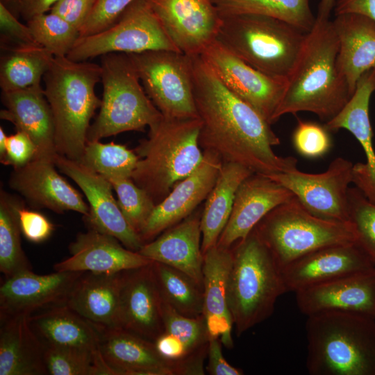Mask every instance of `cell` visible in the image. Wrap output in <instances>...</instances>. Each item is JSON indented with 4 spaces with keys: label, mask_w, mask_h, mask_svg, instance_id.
Masks as SVG:
<instances>
[{
    "label": "cell",
    "mask_w": 375,
    "mask_h": 375,
    "mask_svg": "<svg viewBox=\"0 0 375 375\" xmlns=\"http://www.w3.org/2000/svg\"><path fill=\"white\" fill-rule=\"evenodd\" d=\"M310 375H375V318L328 311L307 316Z\"/></svg>",
    "instance_id": "cell-3"
},
{
    "label": "cell",
    "mask_w": 375,
    "mask_h": 375,
    "mask_svg": "<svg viewBox=\"0 0 375 375\" xmlns=\"http://www.w3.org/2000/svg\"><path fill=\"white\" fill-rule=\"evenodd\" d=\"M135 0H96L88 19L80 30V37L102 31L113 24Z\"/></svg>",
    "instance_id": "cell-45"
},
{
    "label": "cell",
    "mask_w": 375,
    "mask_h": 375,
    "mask_svg": "<svg viewBox=\"0 0 375 375\" xmlns=\"http://www.w3.org/2000/svg\"><path fill=\"white\" fill-rule=\"evenodd\" d=\"M108 180L117 194V203L124 218L140 235L156 206L154 201L131 178Z\"/></svg>",
    "instance_id": "cell-42"
},
{
    "label": "cell",
    "mask_w": 375,
    "mask_h": 375,
    "mask_svg": "<svg viewBox=\"0 0 375 375\" xmlns=\"http://www.w3.org/2000/svg\"><path fill=\"white\" fill-rule=\"evenodd\" d=\"M222 83L271 125L281 101L286 78L269 76L249 65L217 39L199 55Z\"/></svg>",
    "instance_id": "cell-13"
},
{
    "label": "cell",
    "mask_w": 375,
    "mask_h": 375,
    "mask_svg": "<svg viewBox=\"0 0 375 375\" xmlns=\"http://www.w3.org/2000/svg\"><path fill=\"white\" fill-rule=\"evenodd\" d=\"M221 15L258 14L285 22L307 33L314 26L309 0H212Z\"/></svg>",
    "instance_id": "cell-35"
},
{
    "label": "cell",
    "mask_w": 375,
    "mask_h": 375,
    "mask_svg": "<svg viewBox=\"0 0 375 375\" xmlns=\"http://www.w3.org/2000/svg\"><path fill=\"white\" fill-rule=\"evenodd\" d=\"M26 24L36 42L54 57L67 56L80 37L77 28L51 12L33 17Z\"/></svg>",
    "instance_id": "cell-40"
},
{
    "label": "cell",
    "mask_w": 375,
    "mask_h": 375,
    "mask_svg": "<svg viewBox=\"0 0 375 375\" xmlns=\"http://www.w3.org/2000/svg\"><path fill=\"white\" fill-rule=\"evenodd\" d=\"M1 101L5 108L0 112L1 119L11 122L17 131L24 133L31 139L36 147L34 159L53 162L58 154L55 124L50 105L41 85L1 92Z\"/></svg>",
    "instance_id": "cell-25"
},
{
    "label": "cell",
    "mask_w": 375,
    "mask_h": 375,
    "mask_svg": "<svg viewBox=\"0 0 375 375\" xmlns=\"http://www.w3.org/2000/svg\"><path fill=\"white\" fill-rule=\"evenodd\" d=\"M24 203L17 197L0 192V271L6 278L31 270L21 243L18 210Z\"/></svg>",
    "instance_id": "cell-36"
},
{
    "label": "cell",
    "mask_w": 375,
    "mask_h": 375,
    "mask_svg": "<svg viewBox=\"0 0 375 375\" xmlns=\"http://www.w3.org/2000/svg\"><path fill=\"white\" fill-rule=\"evenodd\" d=\"M44 362L50 375H112L101 352L44 347Z\"/></svg>",
    "instance_id": "cell-39"
},
{
    "label": "cell",
    "mask_w": 375,
    "mask_h": 375,
    "mask_svg": "<svg viewBox=\"0 0 375 375\" xmlns=\"http://www.w3.org/2000/svg\"><path fill=\"white\" fill-rule=\"evenodd\" d=\"M53 162L85 195L90 212L83 219L88 229L112 235L127 249L138 251L144 242L124 218L113 197L111 183L81 162L58 153Z\"/></svg>",
    "instance_id": "cell-14"
},
{
    "label": "cell",
    "mask_w": 375,
    "mask_h": 375,
    "mask_svg": "<svg viewBox=\"0 0 375 375\" xmlns=\"http://www.w3.org/2000/svg\"><path fill=\"white\" fill-rule=\"evenodd\" d=\"M353 164L338 157L319 174L295 168L269 175L289 190L312 214L328 220L349 222V190L352 183Z\"/></svg>",
    "instance_id": "cell-12"
},
{
    "label": "cell",
    "mask_w": 375,
    "mask_h": 375,
    "mask_svg": "<svg viewBox=\"0 0 375 375\" xmlns=\"http://www.w3.org/2000/svg\"><path fill=\"white\" fill-rule=\"evenodd\" d=\"M253 172L234 162L222 163L215 183L206 199L201 218L203 254L217 244L230 217L241 183Z\"/></svg>",
    "instance_id": "cell-33"
},
{
    "label": "cell",
    "mask_w": 375,
    "mask_h": 375,
    "mask_svg": "<svg viewBox=\"0 0 375 375\" xmlns=\"http://www.w3.org/2000/svg\"><path fill=\"white\" fill-rule=\"evenodd\" d=\"M193 92L203 151L265 176L297 168V158L273 151L281 142L271 124L229 90L199 56H193Z\"/></svg>",
    "instance_id": "cell-1"
},
{
    "label": "cell",
    "mask_w": 375,
    "mask_h": 375,
    "mask_svg": "<svg viewBox=\"0 0 375 375\" xmlns=\"http://www.w3.org/2000/svg\"><path fill=\"white\" fill-rule=\"evenodd\" d=\"M151 262L123 272L119 328L154 342L165 328L163 299Z\"/></svg>",
    "instance_id": "cell-19"
},
{
    "label": "cell",
    "mask_w": 375,
    "mask_h": 375,
    "mask_svg": "<svg viewBox=\"0 0 375 375\" xmlns=\"http://www.w3.org/2000/svg\"><path fill=\"white\" fill-rule=\"evenodd\" d=\"M1 92L40 85L54 56L40 45L1 47Z\"/></svg>",
    "instance_id": "cell-34"
},
{
    "label": "cell",
    "mask_w": 375,
    "mask_h": 375,
    "mask_svg": "<svg viewBox=\"0 0 375 375\" xmlns=\"http://www.w3.org/2000/svg\"><path fill=\"white\" fill-rule=\"evenodd\" d=\"M70 256L54 265L57 272L117 273L150 264L138 251L125 247L115 237L88 229L69 246Z\"/></svg>",
    "instance_id": "cell-26"
},
{
    "label": "cell",
    "mask_w": 375,
    "mask_h": 375,
    "mask_svg": "<svg viewBox=\"0 0 375 375\" xmlns=\"http://www.w3.org/2000/svg\"><path fill=\"white\" fill-rule=\"evenodd\" d=\"M217 40L255 69L286 78L306 33L282 20L258 14L221 15Z\"/></svg>",
    "instance_id": "cell-7"
},
{
    "label": "cell",
    "mask_w": 375,
    "mask_h": 375,
    "mask_svg": "<svg viewBox=\"0 0 375 375\" xmlns=\"http://www.w3.org/2000/svg\"><path fill=\"white\" fill-rule=\"evenodd\" d=\"M162 317L165 332L181 342L186 356L208 351L210 336L203 315L198 317L184 316L163 301Z\"/></svg>",
    "instance_id": "cell-41"
},
{
    "label": "cell",
    "mask_w": 375,
    "mask_h": 375,
    "mask_svg": "<svg viewBox=\"0 0 375 375\" xmlns=\"http://www.w3.org/2000/svg\"><path fill=\"white\" fill-rule=\"evenodd\" d=\"M101 356L112 375H178L176 361L158 352L153 342L122 328H99Z\"/></svg>",
    "instance_id": "cell-24"
},
{
    "label": "cell",
    "mask_w": 375,
    "mask_h": 375,
    "mask_svg": "<svg viewBox=\"0 0 375 375\" xmlns=\"http://www.w3.org/2000/svg\"><path fill=\"white\" fill-rule=\"evenodd\" d=\"M95 3L96 0H60L50 12L60 16L80 31Z\"/></svg>",
    "instance_id": "cell-49"
},
{
    "label": "cell",
    "mask_w": 375,
    "mask_h": 375,
    "mask_svg": "<svg viewBox=\"0 0 375 375\" xmlns=\"http://www.w3.org/2000/svg\"><path fill=\"white\" fill-rule=\"evenodd\" d=\"M335 15L357 14L375 22V0H334Z\"/></svg>",
    "instance_id": "cell-51"
},
{
    "label": "cell",
    "mask_w": 375,
    "mask_h": 375,
    "mask_svg": "<svg viewBox=\"0 0 375 375\" xmlns=\"http://www.w3.org/2000/svg\"><path fill=\"white\" fill-rule=\"evenodd\" d=\"M36 155V147L31 139L24 133L17 132L7 137L6 152L1 162L11 165L14 169L22 167Z\"/></svg>",
    "instance_id": "cell-47"
},
{
    "label": "cell",
    "mask_w": 375,
    "mask_h": 375,
    "mask_svg": "<svg viewBox=\"0 0 375 375\" xmlns=\"http://www.w3.org/2000/svg\"><path fill=\"white\" fill-rule=\"evenodd\" d=\"M51 160L35 158L14 169L8 185L35 208H48L57 213L72 210L88 215L90 207L83 196L56 169Z\"/></svg>",
    "instance_id": "cell-20"
},
{
    "label": "cell",
    "mask_w": 375,
    "mask_h": 375,
    "mask_svg": "<svg viewBox=\"0 0 375 375\" xmlns=\"http://www.w3.org/2000/svg\"><path fill=\"white\" fill-rule=\"evenodd\" d=\"M306 316L328 311L356 312L375 318V267L295 292Z\"/></svg>",
    "instance_id": "cell-22"
},
{
    "label": "cell",
    "mask_w": 375,
    "mask_h": 375,
    "mask_svg": "<svg viewBox=\"0 0 375 375\" xmlns=\"http://www.w3.org/2000/svg\"><path fill=\"white\" fill-rule=\"evenodd\" d=\"M219 338L210 337L208 347L206 372L210 375H242L243 371L230 365L224 358Z\"/></svg>",
    "instance_id": "cell-50"
},
{
    "label": "cell",
    "mask_w": 375,
    "mask_h": 375,
    "mask_svg": "<svg viewBox=\"0 0 375 375\" xmlns=\"http://www.w3.org/2000/svg\"><path fill=\"white\" fill-rule=\"evenodd\" d=\"M201 120L163 117L149 128L148 138L134 150L138 161L131 178L157 205L180 181L199 165Z\"/></svg>",
    "instance_id": "cell-5"
},
{
    "label": "cell",
    "mask_w": 375,
    "mask_h": 375,
    "mask_svg": "<svg viewBox=\"0 0 375 375\" xmlns=\"http://www.w3.org/2000/svg\"><path fill=\"white\" fill-rule=\"evenodd\" d=\"M150 50L180 51L167 34L149 1L135 0L106 29L79 37L67 57L82 62L110 53L130 54Z\"/></svg>",
    "instance_id": "cell-11"
},
{
    "label": "cell",
    "mask_w": 375,
    "mask_h": 375,
    "mask_svg": "<svg viewBox=\"0 0 375 375\" xmlns=\"http://www.w3.org/2000/svg\"><path fill=\"white\" fill-rule=\"evenodd\" d=\"M151 265L163 301L184 316H202L203 289L191 277L174 267L154 261Z\"/></svg>",
    "instance_id": "cell-37"
},
{
    "label": "cell",
    "mask_w": 375,
    "mask_h": 375,
    "mask_svg": "<svg viewBox=\"0 0 375 375\" xmlns=\"http://www.w3.org/2000/svg\"><path fill=\"white\" fill-rule=\"evenodd\" d=\"M19 1V0H1L0 3L4 4L15 16H17Z\"/></svg>",
    "instance_id": "cell-56"
},
{
    "label": "cell",
    "mask_w": 375,
    "mask_h": 375,
    "mask_svg": "<svg viewBox=\"0 0 375 375\" xmlns=\"http://www.w3.org/2000/svg\"><path fill=\"white\" fill-rule=\"evenodd\" d=\"M28 322L44 347L100 352L98 327L66 304L32 314L28 316Z\"/></svg>",
    "instance_id": "cell-31"
},
{
    "label": "cell",
    "mask_w": 375,
    "mask_h": 375,
    "mask_svg": "<svg viewBox=\"0 0 375 375\" xmlns=\"http://www.w3.org/2000/svg\"><path fill=\"white\" fill-rule=\"evenodd\" d=\"M375 267L356 242L322 247L281 269L287 292L294 293L313 285Z\"/></svg>",
    "instance_id": "cell-18"
},
{
    "label": "cell",
    "mask_w": 375,
    "mask_h": 375,
    "mask_svg": "<svg viewBox=\"0 0 375 375\" xmlns=\"http://www.w3.org/2000/svg\"><path fill=\"white\" fill-rule=\"evenodd\" d=\"M222 163L216 153L203 151L202 161L197 168L178 182L167 196L156 205L140 233L144 244L152 241L195 211L213 188Z\"/></svg>",
    "instance_id": "cell-16"
},
{
    "label": "cell",
    "mask_w": 375,
    "mask_h": 375,
    "mask_svg": "<svg viewBox=\"0 0 375 375\" xmlns=\"http://www.w3.org/2000/svg\"><path fill=\"white\" fill-rule=\"evenodd\" d=\"M338 40L337 66L351 96L360 78L375 69V22L357 14L335 15Z\"/></svg>",
    "instance_id": "cell-30"
},
{
    "label": "cell",
    "mask_w": 375,
    "mask_h": 375,
    "mask_svg": "<svg viewBox=\"0 0 375 375\" xmlns=\"http://www.w3.org/2000/svg\"><path fill=\"white\" fill-rule=\"evenodd\" d=\"M138 156L125 145L87 142L79 162L106 178H131Z\"/></svg>",
    "instance_id": "cell-38"
},
{
    "label": "cell",
    "mask_w": 375,
    "mask_h": 375,
    "mask_svg": "<svg viewBox=\"0 0 375 375\" xmlns=\"http://www.w3.org/2000/svg\"><path fill=\"white\" fill-rule=\"evenodd\" d=\"M349 222L356 242L375 265V202L356 187L349 190Z\"/></svg>",
    "instance_id": "cell-43"
},
{
    "label": "cell",
    "mask_w": 375,
    "mask_h": 375,
    "mask_svg": "<svg viewBox=\"0 0 375 375\" xmlns=\"http://www.w3.org/2000/svg\"><path fill=\"white\" fill-rule=\"evenodd\" d=\"M334 0H320L317 16L330 17L331 13L333 10Z\"/></svg>",
    "instance_id": "cell-54"
},
{
    "label": "cell",
    "mask_w": 375,
    "mask_h": 375,
    "mask_svg": "<svg viewBox=\"0 0 375 375\" xmlns=\"http://www.w3.org/2000/svg\"><path fill=\"white\" fill-rule=\"evenodd\" d=\"M101 56V104L88 129L87 142L126 131H143L158 122L162 115L147 94L128 54Z\"/></svg>",
    "instance_id": "cell-8"
},
{
    "label": "cell",
    "mask_w": 375,
    "mask_h": 375,
    "mask_svg": "<svg viewBox=\"0 0 375 375\" xmlns=\"http://www.w3.org/2000/svg\"><path fill=\"white\" fill-rule=\"evenodd\" d=\"M178 49L199 56L217 38L222 17L212 0H148Z\"/></svg>",
    "instance_id": "cell-15"
},
{
    "label": "cell",
    "mask_w": 375,
    "mask_h": 375,
    "mask_svg": "<svg viewBox=\"0 0 375 375\" xmlns=\"http://www.w3.org/2000/svg\"><path fill=\"white\" fill-rule=\"evenodd\" d=\"M294 194L267 176L253 173L238 188L228 221L217 244L231 248L246 238L270 211Z\"/></svg>",
    "instance_id": "cell-23"
},
{
    "label": "cell",
    "mask_w": 375,
    "mask_h": 375,
    "mask_svg": "<svg viewBox=\"0 0 375 375\" xmlns=\"http://www.w3.org/2000/svg\"><path fill=\"white\" fill-rule=\"evenodd\" d=\"M0 321V375L48 374L44 346L31 328L28 316Z\"/></svg>",
    "instance_id": "cell-32"
},
{
    "label": "cell",
    "mask_w": 375,
    "mask_h": 375,
    "mask_svg": "<svg viewBox=\"0 0 375 375\" xmlns=\"http://www.w3.org/2000/svg\"><path fill=\"white\" fill-rule=\"evenodd\" d=\"M123 272H83L66 305L99 328H119Z\"/></svg>",
    "instance_id": "cell-29"
},
{
    "label": "cell",
    "mask_w": 375,
    "mask_h": 375,
    "mask_svg": "<svg viewBox=\"0 0 375 375\" xmlns=\"http://www.w3.org/2000/svg\"><path fill=\"white\" fill-rule=\"evenodd\" d=\"M128 56L147 94L163 117H198L193 92V56L172 50Z\"/></svg>",
    "instance_id": "cell-10"
},
{
    "label": "cell",
    "mask_w": 375,
    "mask_h": 375,
    "mask_svg": "<svg viewBox=\"0 0 375 375\" xmlns=\"http://www.w3.org/2000/svg\"><path fill=\"white\" fill-rule=\"evenodd\" d=\"M18 212L22 233L30 242H42L52 234L54 226L43 214L26 209L24 204Z\"/></svg>",
    "instance_id": "cell-48"
},
{
    "label": "cell",
    "mask_w": 375,
    "mask_h": 375,
    "mask_svg": "<svg viewBox=\"0 0 375 375\" xmlns=\"http://www.w3.org/2000/svg\"><path fill=\"white\" fill-rule=\"evenodd\" d=\"M159 354L169 360H178L186 356V351L181 342L172 335L164 333L154 342Z\"/></svg>",
    "instance_id": "cell-52"
},
{
    "label": "cell",
    "mask_w": 375,
    "mask_h": 375,
    "mask_svg": "<svg viewBox=\"0 0 375 375\" xmlns=\"http://www.w3.org/2000/svg\"><path fill=\"white\" fill-rule=\"evenodd\" d=\"M338 52L332 20L317 15L286 78L275 122L283 115L299 112H312L327 122L344 108L351 96L338 69Z\"/></svg>",
    "instance_id": "cell-2"
},
{
    "label": "cell",
    "mask_w": 375,
    "mask_h": 375,
    "mask_svg": "<svg viewBox=\"0 0 375 375\" xmlns=\"http://www.w3.org/2000/svg\"><path fill=\"white\" fill-rule=\"evenodd\" d=\"M375 90V69L365 73L358 80L354 93L344 108L325 127L331 131H349L362 147L366 162L353 165L352 183L370 201L375 202V151L369 116L370 97Z\"/></svg>",
    "instance_id": "cell-21"
},
{
    "label": "cell",
    "mask_w": 375,
    "mask_h": 375,
    "mask_svg": "<svg viewBox=\"0 0 375 375\" xmlns=\"http://www.w3.org/2000/svg\"><path fill=\"white\" fill-rule=\"evenodd\" d=\"M7 135H6L4 130L0 127V159L3 158L6 152V146Z\"/></svg>",
    "instance_id": "cell-55"
},
{
    "label": "cell",
    "mask_w": 375,
    "mask_h": 375,
    "mask_svg": "<svg viewBox=\"0 0 375 375\" xmlns=\"http://www.w3.org/2000/svg\"><path fill=\"white\" fill-rule=\"evenodd\" d=\"M1 47L39 45L27 24L21 23L4 4L0 3Z\"/></svg>",
    "instance_id": "cell-46"
},
{
    "label": "cell",
    "mask_w": 375,
    "mask_h": 375,
    "mask_svg": "<svg viewBox=\"0 0 375 375\" xmlns=\"http://www.w3.org/2000/svg\"><path fill=\"white\" fill-rule=\"evenodd\" d=\"M60 0H19L17 16L21 15L28 22L35 16L46 13Z\"/></svg>",
    "instance_id": "cell-53"
},
{
    "label": "cell",
    "mask_w": 375,
    "mask_h": 375,
    "mask_svg": "<svg viewBox=\"0 0 375 375\" xmlns=\"http://www.w3.org/2000/svg\"><path fill=\"white\" fill-rule=\"evenodd\" d=\"M43 80L54 120L57 153L79 162L90 120L101 104L95 93V85L101 81V66L67 56L54 57Z\"/></svg>",
    "instance_id": "cell-4"
},
{
    "label": "cell",
    "mask_w": 375,
    "mask_h": 375,
    "mask_svg": "<svg viewBox=\"0 0 375 375\" xmlns=\"http://www.w3.org/2000/svg\"><path fill=\"white\" fill-rule=\"evenodd\" d=\"M254 228L281 269L322 247L356 242L349 222L319 217L294 196L267 214Z\"/></svg>",
    "instance_id": "cell-9"
},
{
    "label": "cell",
    "mask_w": 375,
    "mask_h": 375,
    "mask_svg": "<svg viewBox=\"0 0 375 375\" xmlns=\"http://www.w3.org/2000/svg\"><path fill=\"white\" fill-rule=\"evenodd\" d=\"M329 132L324 125L299 119L292 134L294 147L303 157H322L332 146Z\"/></svg>",
    "instance_id": "cell-44"
},
{
    "label": "cell",
    "mask_w": 375,
    "mask_h": 375,
    "mask_svg": "<svg viewBox=\"0 0 375 375\" xmlns=\"http://www.w3.org/2000/svg\"><path fill=\"white\" fill-rule=\"evenodd\" d=\"M201 213L202 211H194L152 241L144 244L138 252L151 261L184 272L203 289Z\"/></svg>",
    "instance_id": "cell-27"
},
{
    "label": "cell",
    "mask_w": 375,
    "mask_h": 375,
    "mask_svg": "<svg viewBox=\"0 0 375 375\" xmlns=\"http://www.w3.org/2000/svg\"><path fill=\"white\" fill-rule=\"evenodd\" d=\"M232 249L217 244L203 253V315L210 337L219 338L228 349L233 347V322L228 306V278Z\"/></svg>",
    "instance_id": "cell-28"
},
{
    "label": "cell",
    "mask_w": 375,
    "mask_h": 375,
    "mask_svg": "<svg viewBox=\"0 0 375 375\" xmlns=\"http://www.w3.org/2000/svg\"><path fill=\"white\" fill-rule=\"evenodd\" d=\"M228 299L236 336L269 318L278 298L287 292L270 251L255 228L232 247Z\"/></svg>",
    "instance_id": "cell-6"
},
{
    "label": "cell",
    "mask_w": 375,
    "mask_h": 375,
    "mask_svg": "<svg viewBox=\"0 0 375 375\" xmlns=\"http://www.w3.org/2000/svg\"><path fill=\"white\" fill-rule=\"evenodd\" d=\"M83 272H57L38 275L30 271L6 278L0 287V319L30 316L53 306L66 304Z\"/></svg>",
    "instance_id": "cell-17"
}]
</instances>
